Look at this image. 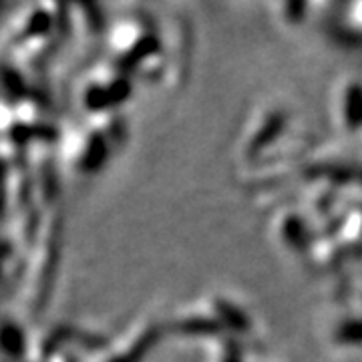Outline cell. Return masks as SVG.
I'll list each match as a JSON object with an SVG mask.
<instances>
[{"mask_svg": "<svg viewBox=\"0 0 362 362\" xmlns=\"http://www.w3.org/2000/svg\"><path fill=\"white\" fill-rule=\"evenodd\" d=\"M362 93L361 89L356 87V89H350V97H349V121L350 125L352 123H358L362 117Z\"/></svg>", "mask_w": 362, "mask_h": 362, "instance_id": "1", "label": "cell"}]
</instances>
